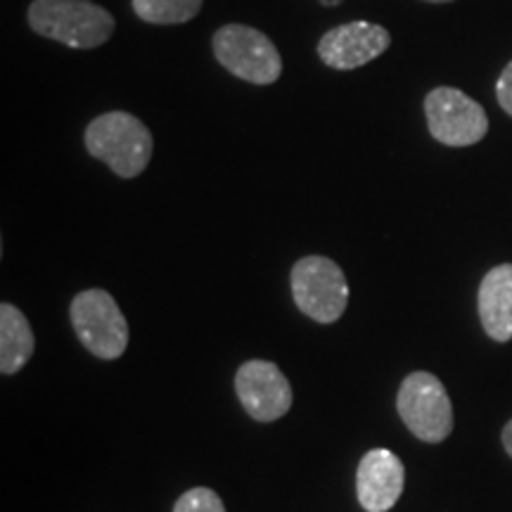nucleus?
<instances>
[{"mask_svg":"<svg viewBox=\"0 0 512 512\" xmlns=\"http://www.w3.org/2000/svg\"><path fill=\"white\" fill-rule=\"evenodd\" d=\"M406 470L389 448H373L361 458L356 472L358 503L368 512H389L403 494Z\"/></svg>","mask_w":512,"mask_h":512,"instance_id":"10","label":"nucleus"},{"mask_svg":"<svg viewBox=\"0 0 512 512\" xmlns=\"http://www.w3.org/2000/svg\"><path fill=\"white\" fill-rule=\"evenodd\" d=\"M86 150L121 178L143 174L152 159L155 140L150 128L128 112H107L86 128Z\"/></svg>","mask_w":512,"mask_h":512,"instance_id":"1","label":"nucleus"},{"mask_svg":"<svg viewBox=\"0 0 512 512\" xmlns=\"http://www.w3.org/2000/svg\"><path fill=\"white\" fill-rule=\"evenodd\" d=\"M427 3H453V0H427Z\"/></svg>","mask_w":512,"mask_h":512,"instance_id":"17","label":"nucleus"},{"mask_svg":"<svg viewBox=\"0 0 512 512\" xmlns=\"http://www.w3.org/2000/svg\"><path fill=\"white\" fill-rule=\"evenodd\" d=\"M27 17L38 36L79 50L98 48L114 34V17L91 0H34Z\"/></svg>","mask_w":512,"mask_h":512,"instance_id":"2","label":"nucleus"},{"mask_svg":"<svg viewBox=\"0 0 512 512\" xmlns=\"http://www.w3.org/2000/svg\"><path fill=\"white\" fill-rule=\"evenodd\" d=\"M214 55L230 74L256 86L275 83L283 74V60L271 38L245 24H226L214 34Z\"/></svg>","mask_w":512,"mask_h":512,"instance_id":"3","label":"nucleus"},{"mask_svg":"<svg viewBox=\"0 0 512 512\" xmlns=\"http://www.w3.org/2000/svg\"><path fill=\"white\" fill-rule=\"evenodd\" d=\"M204 0H133V12L150 24H185L200 15Z\"/></svg>","mask_w":512,"mask_h":512,"instance_id":"13","label":"nucleus"},{"mask_svg":"<svg viewBox=\"0 0 512 512\" xmlns=\"http://www.w3.org/2000/svg\"><path fill=\"white\" fill-rule=\"evenodd\" d=\"M503 446L505 451H508V456L512 458V420L503 427Z\"/></svg>","mask_w":512,"mask_h":512,"instance_id":"16","label":"nucleus"},{"mask_svg":"<svg viewBox=\"0 0 512 512\" xmlns=\"http://www.w3.org/2000/svg\"><path fill=\"white\" fill-rule=\"evenodd\" d=\"M479 320L494 342L512 339V264L494 266L482 278L477 294Z\"/></svg>","mask_w":512,"mask_h":512,"instance_id":"11","label":"nucleus"},{"mask_svg":"<svg viewBox=\"0 0 512 512\" xmlns=\"http://www.w3.org/2000/svg\"><path fill=\"white\" fill-rule=\"evenodd\" d=\"M72 323L81 344L93 356L114 361L128 347V323L119 304L105 290H86L72 302Z\"/></svg>","mask_w":512,"mask_h":512,"instance_id":"6","label":"nucleus"},{"mask_svg":"<svg viewBox=\"0 0 512 512\" xmlns=\"http://www.w3.org/2000/svg\"><path fill=\"white\" fill-rule=\"evenodd\" d=\"M425 114L432 138L448 147L477 145L489 131L484 107L458 88L441 86L427 93Z\"/></svg>","mask_w":512,"mask_h":512,"instance_id":"7","label":"nucleus"},{"mask_svg":"<svg viewBox=\"0 0 512 512\" xmlns=\"http://www.w3.org/2000/svg\"><path fill=\"white\" fill-rule=\"evenodd\" d=\"M292 294L299 311L316 323H335L349 304L344 271L325 256H304L292 268Z\"/></svg>","mask_w":512,"mask_h":512,"instance_id":"4","label":"nucleus"},{"mask_svg":"<svg viewBox=\"0 0 512 512\" xmlns=\"http://www.w3.org/2000/svg\"><path fill=\"white\" fill-rule=\"evenodd\" d=\"M174 512H226L219 494L211 489L197 486V489L185 491V494L176 501Z\"/></svg>","mask_w":512,"mask_h":512,"instance_id":"14","label":"nucleus"},{"mask_svg":"<svg viewBox=\"0 0 512 512\" xmlns=\"http://www.w3.org/2000/svg\"><path fill=\"white\" fill-rule=\"evenodd\" d=\"M392 46L389 31L373 22H349L330 29L320 38L318 55L337 72H351L373 62Z\"/></svg>","mask_w":512,"mask_h":512,"instance_id":"8","label":"nucleus"},{"mask_svg":"<svg viewBox=\"0 0 512 512\" xmlns=\"http://www.w3.org/2000/svg\"><path fill=\"white\" fill-rule=\"evenodd\" d=\"M34 354V332L27 316L12 304L0 306V373L12 375Z\"/></svg>","mask_w":512,"mask_h":512,"instance_id":"12","label":"nucleus"},{"mask_svg":"<svg viewBox=\"0 0 512 512\" xmlns=\"http://www.w3.org/2000/svg\"><path fill=\"white\" fill-rule=\"evenodd\" d=\"M235 389L245 411L259 422L283 418L292 406L290 382L271 361H247L238 370Z\"/></svg>","mask_w":512,"mask_h":512,"instance_id":"9","label":"nucleus"},{"mask_svg":"<svg viewBox=\"0 0 512 512\" xmlns=\"http://www.w3.org/2000/svg\"><path fill=\"white\" fill-rule=\"evenodd\" d=\"M396 411L420 441L439 444L453 430V406L446 387L432 373H413L403 380Z\"/></svg>","mask_w":512,"mask_h":512,"instance_id":"5","label":"nucleus"},{"mask_svg":"<svg viewBox=\"0 0 512 512\" xmlns=\"http://www.w3.org/2000/svg\"><path fill=\"white\" fill-rule=\"evenodd\" d=\"M496 98H498V105L503 107V112H508L512 117V60L508 62V67L503 69V74L498 76Z\"/></svg>","mask_w":512,"mask_h":512,"instance_id":"15","label":"nucleus"}]
</instances>
